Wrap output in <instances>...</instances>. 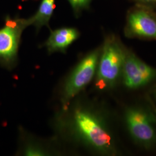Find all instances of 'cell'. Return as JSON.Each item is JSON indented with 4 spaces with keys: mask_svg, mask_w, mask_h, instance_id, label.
Here are the masks:
<instances>
[{
    "mask_svg": "<svg viewBox=\"0 0 156 156\" xmlns=\"http://www.w3.org/2000/svg\"><path fill=\"white\" fill-rule=\"evenodd\" d=\"M55 127L70 141L97 154L115 156L116 142L106 117L89 105H68L56 117Z\"/></svg>",
    "mask_w": 156,
    "mask_h": 156,
    "instance_id": "cell-1",
    "label": "cell"
},
{
    "mask_svg": "<svg viewBox=\"0 0 156 156\" xmlns=\"http://www.w3.org/2000/svg\"><path fill=\"white\" fill-rule=\"evenodd\" d=\"M127 48L113 34L105 36L101 53L95 84L100 90L111 89L122 79L123 64Z\"/></svg>",
    "mask_w": 156,
    "mask_h": 156,
    "instance_id": "cell-2",
    "label": "cell"
},
{
    "mask_svg": "<svg viewBox=\"0 0 156 156\" xmlns=\"http://www.w3.org/2000/svg\"><path fill=\"white\" fill-rule=\"evenodd\" d=\"M101 47L90 51L80 60L63 84L60 100L66 108L94 78L100 58Z\"/></svg>",
    "mask_w": 156,
    "mask_h": 156,
    "instance_id": "cell-3",
    "label": "cell"
},
{
    "mask_svg": "<svg viewBox=\"0 0 156 156\" xmlns=\"http://www.w3.org/2000/svg\"><path fill=\"white\" fill-rule=\"evenodd\" d=\"M124 121L132 140L146 150L156 145V118L151 111L138 106H129L124 113Z\"/></svg>",
    "mask_w": 156,
    "mask_h": 156,
    "instance_id": "cell-4",
    "label": "cell"
},
{
    "mask_svg": "<svg viewBox=\"0 0 156 156\" xmlns=\"http://www.w3.org/2000/svg\"><path fill=\"white\" fill-rule=\"evenodd\" d=\"M27 27L26 19L7 17L0 29V63L12 69L16 65L23 31Z\"/></svg>",
    "mask_w": 156,
    "mask_h": 156,
    "instance_id": "cell-5",
    "label": "cell"
},
{
    "mask_svg": "<svg viewBox=\"0 0 156 156\" xmlns=\"http://www.w3.org/2000/svg\"><path fill=\"white\" fill-rule=\"evenodd\" d=\"M124 33L128 38L156 41V12L134 5L127 13Z\"/></svg>",
    "mask_w": 156,
    "mask_h": 156,
    "instance_id": "cell-6",
    "label": "cell"
},
{
    "mask_svg": "<svg viewBox=\"0 0 156 156\" xmlns=\"http://www.w3.org/2000/svg\"><path fill=\"white\" fill-rule=\"evenodd\" d=\"M121 80L128 89H140L156 81V69L127 49Z\"/></svg>",
    "mask_w": 156,
    "mask_h": 156,
    "instance_id": "cell-7",
    "label": "cell"
},
{
    "mask_svg": "<svg viewBox=\"0 0 156 156\" xmlns=\"http://www.w3.org/2000/svg\"><path fill=\"white\" fill-rule=\"evenodd\" d=\"M80 37V32L74 27H62L50 30L49 38L44 44L49 54L66 53L67 49Z\"/></svg>",
    "mask_w": 156,
    "mask_h": 156,
    "instance_id": "cell-8",
    "label": "cell"
},
{
    "mask_svg": "<svg viewBox=\"0 0 156 156\" xmlns=\"http://www.w3.org/2000/svg\"><path fill=\"white\" fill-rule=\"evenodd\" d=\"M56 0H42L38 10L33 16L26 19L27 26H34L37 31L44 26L49 28V22L56 8Z\"/></svg>",
    "mask_w": 156,
    "mask_h": 156,
    "instance_id": "cell-9",
    "label": "cell"
},
{
    "mask_svg": "<svg viewBox=\"0 0 156 156\" xmlns=\"http://www.w3.org/2000/svg\"><path fill=\"white\" fill-rule=\"evenodd\" d=\"M73 9L76 17L79 16L84 11L89 9L93 0H67Z\"/></svg>",
    "mask_w": 156,
    "mask_h": 156,
    "instance_id": "cell-10",
    "label": "cell"
},
{
    "mask_svg": "<svg viewBox=\"0 0 156 156\" xmlns=\"http://www.w3.org/2000/svg\"><path fill=\"white\" fill-rule=\"evenodd\" d=\"M134 5L143 6L156 12V0H128Z\"/></svg>",
    "mask_w": 156,
    "mask_h": 156,
    "instance_id": "cell-11",
    "label": "cell"
},
{
    "mask_svg": "<svg viewBox=\"0 0 156 156\" xmlns=\"http://www.w3.org/2000/svg\"><path fill=\"white\" fill-rule=\"evenodd\" d=\"M151 109L152 112H153V113H154V116H155L156 118V106L154 105H153L152 104H151Z\"/></svg>",
    "mask_w": 156,
    "mask_h": 156,
    "instance_id": "cell-12",
    "label": "cell"
},
{
    "mask_svg": "<svg viewBox=\"0 0 156 156\" xmlns=\"http://www.w3.org/2000/svg\"><path fill=\"white\" fill-rule=\"evenodd\" d=\"M153 97H154V98L156 100V87H155V89L153 90Z\"/></svg>",
    "mask_w": 156,
    "mask_h": 156,
    "instance_id": "cell-13",
    "label": "cell"
}]
</instances>
